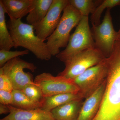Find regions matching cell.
<instances>
[{"label":"cell","instance_id":"cell-2","mask_svg":"<svg viewBox=\"0 0 120 120\" xmlns=\"http://www.w3.org/2000/svg\"><path fill=\"white\" fill-rule=\"evenodd\" d=\"M7 25L15 48L23 47L39 60H50L52 56L47 44L35 34L34 26L23 22L21 19H10Z\"/></svg>","mask_w":120,"mask_h":120},{"label":"cell","instance_id":"cell-3","mask_svg":"<svg viewBox=\"0 0 120 120\" xmlns=\"http://www.w3.org/2000/svg\"><path fill=\"white\" fill-rule=\"evenodd\" d=\"M82 17L70 4L65 8L57 27L46 39V44L52 56H56L60 53V49L67 47L71 31L78 25Z\"/></svg>","mask_w":120,"mask_h":120},{"label":"cell","instance_id":"cell-17","mask_svg":"<svg viewBox=\"0 0 120 120\" xmlns=\"http://www.w3.org/2000/svg\"><path fill=\"white\" fill-rule=\"evenodd\" d=\"M6 13L2 2L0 0V49L10 50L14 47L5 19Z\"/></svg>","mask_w":120,"mask_h":120},{"label":"cell","instance_id":"cell-18","mask_svg":"<svg viewBox=\"0 0 120 120\" xmlns=\"http://www.w3.org/2000/svg\"><path fill=\"white\" fill-rule=\"evenodd\" d=\"M13 101L11 105L21 109L30 110L41 109L42 103L32 101L22 91L13 90Z\"/></svg>","mask_w":120,"mask_h":120},{"label":"cell","instance_id":"cell-25","mask_svg":"<svg viewBox=\"0 0 120 120\" xmlns=\"http://www.w3.org/2000/svg\"><path fill=\"white\" fill-rule=\"evenodd\" d=\"M9 112L10 110L8 105L0 103V114H5L9 113Z\"/></svg>","mask_w":120,"mask_h":120},{"label":"cell","instance_id":"cell-6","mask_svg":"<svg viewBox=\"0 0 120 120\" xmlns=\"http://www.w3.org/2000/svg\"><path fill=\"white\" fill-rule=\"evenodd\" d=\"M27 69L34 72L37 67L33 63L16 57L9 60L0 68V73L8 77L14 90L22 91L26 86L35 84L33 76L30 72H26L24 69Z\"/></svg>","mask_w":120,"mask_h":120},{"label":"cell","instance_id":"cell-22","mask_svg":"<svg viewBox=\"0 0 120 120\" xmlns=\"http://www.w3.org/2000/svg\"><path fill=\"white\" fill-rule=\"evenodd\" d=\"M29 51L26 49L23 51H11L5 50H0V67H3L10 60L29 54Z\"/></svg>","mask_w":120,"mask_h":120},{"label":"cell","instance_id":"cell-7","mask_svg":"<svg viewBox=\"0 0 120 120\" xmlns=\"http://www.w3.org/2000/svg\"><path fill=\"white\" fill-rule=\"evenodd\" d=\"M107 69L106 58L73 79L83 99L91 95L105 82L107 77Z\"/></svg>","mask_w":120,"mask_h":120},{"label":"cell","instance_id":"cell-23","mask_svg":"<svg viewBox=\"0 0 120 120\" xmlns=\"http://www.w3.org/2000/svg\"><path fill=\"white\" fill-rule=\"evenodd\" d=\"M0 90L12 92L14 90L10 80L7 76L0 73Z\"/></svg>","mask_w":120,"mask_h":120},{"label":"cell","instance_id":"cell-12","mask_svg":"<svg viewBox=\"0 0 120 120\" xmlns=\"http://www.w3.org/2000/svg\"><path fill=\"white\" fill-rule=\"evenodd\" d=\"M9 114L0 120H56L51 112L41 109L26 110L8 105Z\"/></svg>","mask_w":120,"mask_h":120},{"label":"cell","instance_id":"cell-8","mask_svg":"<svg viewBox=\"0 0 120 120\" xmlns=\"http://www.w3.org/2000/svg\"><path fill=\"white\" fill-rule=\"evenodd\" d=\"M110 10L107 9L102 22L99 25L92 24L91 29L95 47L106 58L112 53L117 39V32L114 28Z\"/></svg>","mask_w":120,"mask_h":120},{"label":"cell","instance_id":"cell-9","mask_svg":"<svg viewBox=\"0 0 120 120\" xmlns=\"http://www.w3.org/2000/svg\"><path fill=\"white\" fill-rule=\"evenodd\" d=\"M34 82L41 88L44 98L64 93H79L74 80L44 72L37 75Z\"/></svg>","mask_w":120,"mask_h":120},{"label":"cell","instance_id":"cell-14","mask_svg":"<svg viewBox=\"0 0 120 120\" xmlns=\"http://www.w3.org/2000/svg\"><path fill=\"white\" fill-rule=\"evenodd\" d=\"M83 99L68 102L51 111L56 120H77L83 104Z\"/></svg>","mask_w":120,"mask_h":120},{"label":"cell","instance_id":"cell-21","mask_svg":"<svg viewBox=\"0 0 120 120\" xmlns=\"http://www.w3.org/2000/svg\"><path fill=\"white\" fill-rule=\"evenodd\" d=\"M22 91L31 100L42 104L45 98L41 88L36 84L27 85Z\"/></svg>","mask_w":120,"mask_h":120},{"label":"cell","instance_id":"cell-5","mask_svg":"<svg viewBox=\"0 0 120 120\" xmlns=\"http://www.w3.org/2000/svg\"><path fill=\"white\" fill-rule=\"evenodd\" d=\"M96 48L86 50L77 54L64 62L65 68L58 75L74 79L88 68L99 64L105 58Z\"/></svg>","mask_w":120,"mask_h":120},{"label":"cell","instance_id":"cell-10","mask_svg":"<svg viewBox=\"0 0 120 120\" xmlns=\"http://www.w3.org/2000/svg\"><path fill=\"white\" fill-rule=\"evenodd\" d=\"M69 4V0H53L44 19L34 26L38 38L45 41L52 34L60 23L61 13Z\"/></svg>","mask_w":120,"mask_h":120},{"label":"cell","instance_id":"cell-4","mask_svg":"<svg viewBox=\"0 0 120 120\" xmlns=\"http://www.w3.org/2000/svg\"><path fill=\"white\" fill-rule=\"evenodd\" d=\"M94 48H96L95 43L89 26L88 17L83 16L75 31L71 35L65 49L56 57L64 62L80 52Z\"/></svg>","mask_w":120,"mask_h":120},{"label":"cell","instance_id":"cell-15","mask_svg":"<svg viewBox=\"0 0 120 120\" xmlns=\"http://www.w3.org/2000/svg\"><path fill=\"white\" fill-rule=\"evenodd\" d=\"M78 99H83L78 93H64L45 97L42 102V109L51 112L52 110L60 106Z\"/></svg>","mask_w":120,"mask_h":120},{"label":"cell","instance_id":"cell-16","mask_svg":"<svg viewBox=\"0 0 120 120\" xmlns=\"http://www.w3.org/2000/svg\"><path fill=\"white\" fill-rule=\"evenodd\" d=\"M53 0H35L34 7L28 14L26 20L33 26L39 23L46 15Z\"/></svg>","mask_w":120,"mask_h":120},{"label":"cell","instance_id":"cell-1","mask_svg":"<svg viewBox=\"0 0 120 120\" xmlns=\"http://www.w3.org/2000/svg\"><path fill=\"white\" fill-rule=\"evenodd\" d=\"M107 74L100 108L93 120H120V41L106 58Z\"/></svg>","mask_w":120,"mask_h":120},{"label":"cell","instance_id":"cell-11","mask_svg":"<svg viewBox=\"0 0 120 120\" xmlns=\"http://www.w3.org/2000/svg\"><path fill=\"white\" fill-rule=\"evenodd\" d=\"M106 86V79L91 95L85 99L77 120H93L98 112Z\"/></svg>","mask_w":120,"mask_h":120},{"label":"cell","instance_id":"cell-13","mask_svg":"<svg viewBox=\"0 0 120 120\" xmlns=\"http://www.w3.org/2000/svg\"><path fill=\"white\" fill-rule=\"evenodd\" d=\"M10 19H22L34 7L35 0H0Z\"/></svg>","mask_w":120,"mask_h":120},{"label":"cell","instance_id":"cell-26","mask_svg":"<svg viewBox=\"0 0 120 120\" xmlns=\"http://www.w3.org/2000/svg\"><path fill=\"white\" fill-rule=\"evenodd\" d=\"M120 38V29H119V30L118 31H117V39H119Z\"/></svg>","mask_w":120,"mask_h":120},{"label":"cell","instance_id":"cell-24","mask_svg":"<svg viewBox=\"0 0 120 120\" xmlns=\"http://www.w3.org/2000/svg\"><path fill=\"white\" fill-rule=\"evenodd\" d=\"M12 92L0 90V103L5 105H11L13 101Z\"/></svg>","mask_w":120,"mask_h":120},{"label":"cell","instance_id":"cell-20","mask_svg":"<svg viewBox=\"0 0 120 120\" xmlns=\"http://www.w3.org/2000/svg\"><path fill=\"white\" fill-rule=\"evenodd\" d=\"M117 6H120V0H103L95 9L91 14L90 20L92 24L98 26L101 23V19L102 13L105 9H111Z\"/></svg>","mask_w":120,"mask_h":120},{"label":"cell","instance_id":"cell-19","mask_svg":"<svg viewBox=\"0 0 120 120\" xmlns=\"http://www.w3.org/2000/svg\"><path fill=\"white\" fill-rule=\"evenodd\" d=\"M101 0H69V4L75 8L82 16L88 17L92 14Z\"/></svg>","mask_w":120,"mask_h":120}]
</instances>
